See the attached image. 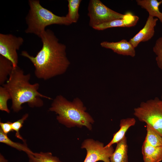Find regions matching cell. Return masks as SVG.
I'll list each match as a JSON object with an SVG mask.
<instances>
[{
  "label": "cell",
  "instance_id": "7402d4cb",
  "mask_svg": "<svg viewBox=\"0 0 162 162\" xmlns=\"http://www.w3.org/2000/svg\"><path fill=\"white\" fill-rule=\"evenodd\" d=\"M153 50L156 55L155 60L157 65L162 70V36L156 40Z\"/></svg>",
  "mask_w": 162,
  "mask_h": 162
},
{
  "label": "cell",
  "instance_id": "8992f818",
  "mask_svg": "<svg viewBox=\"0 0 162 162\" xmlns=\"http://www.w3.org/2000/svg\"><path fill=\"white\" fill-rule=\"evenodd\" d=\"M89 25L92 28L114 20L123 18L127 16L110 8L99 0H91L88 7Z\"/></svg>",
  "mask_w": 162,
  "mask_h": 162
},
{
  "label": "cell",
  "instance_id": "3957f363",
  "mask_svg": "<svg viewBox=\"0 0 162 162\" xmlns=\"http://www.w3.org/2000/svg\"><path fill=\"white\" fill-rule=\"evenodd\" d=\"M49 110L55 112L58 122L67 127L85 126L89 130L92 129L94 120L86 111V107L78 98L70 101L62 95H58L53 100Z\"/></svg>",
  "mask_w": 162,
  "mask_h": 162
},
{
  "label": "cell",
  "instance_id": "6da1fadb",
  "mask_svg": "<svg viewBox=\"0 0 162 162\" xmlns=\"http://www.w3.org/2000/svg\"><path fill=\"white\" fill-rule=\"evenodd\" d=\"M40 38L42 46L35 56L26 51L21 54L34 65L36 77L46 80L64 73L70 64L67 56L65 45L60 43L54 33L49 29L46 30Z\"/></svg>",
  "mask_w": 162,
  "mask_h": 162
},
{
  "label": "cell",
  "instance_id": "52a82bcc",
  "mask_svg": "<svg viewBox=\"0 0 162 162\" xmlns=\"http://www.w3.org/2000/svg\"><path fill=\"white\" fill-rule=\"evenodd\" d=\"M81 148L87 151L83 162H110V158L114 151L112 146L106 147L103 143L91 139L84 140Z\"/></svg>",
  "mask_w": 162,
  "mask_h": 162
},
{
  "label": "cell",
  "instance_id": "5bb4252c",
  "mask_svg": "<svg viewBox=\"0 0 162 162\" xmlns=\"http://www.w3.org/2000/svg\"><path fill=\"white\" fill-rule=\"evenodd\" d=\"M136 122L135 118H133L121 119L120 121L119 130L114 134L111 140L105 147H110L113 144H117L122 140L125 136V133L128 129L130 127L134 125Z\"/></svg>",
  "mask_w": 162,
  "mask_h": 162
},
{
  "label": "cell",
  "instance_id": "cb8c5ba5",
  "mask_svg": "<svg viewBox=\"0 0 162 162\" xmlns=\"http://www.w3.org/2000/svg\"><path fill=\"white\" fill-rule=\"evenodd\" d=\"M12 123L9 121L4 123L0 122V129L3 133L7 134L9 132L13 131L12 127Z\"/></svg>",
  "mask_w": 162,
  "mask_h": 162
},
{
  "label": "cell",
  "instance_id": "44dd1931",
  "mask_svg": "<svg viewBox=\"0 0 162 162\" xmlns=\"http://www.w3.org/2000/svg\"><path fill=\"white\" fill-rule=\"evenodd\" d=\"M11 99L10 95L7 90L3 86H0V110L9 113L10 111L7 106V101Z\"/></svg>",
  "mask_w": 162,
  "mask_h": 162
},
{
  "label": "cell",
  "instance_id": "9a60e30c",
  "mask_svg": "<svg viewBox=\"0 0 162 162\" xmlns=\"http://www.w3.org/2000/svg\"><path fill=\"white\" fill-rule=\"evenodd\" d=\"M128 146L125 136L117 143L115 150L110 158V162H128Z\"/></svg>",
  "mask_w": 162,
  "mask_h": 162
},
{
  "label": "cell",
  "instance_id": "ba28073f",
  "mask_svg": "<svg viewBox=\"0 0 162 162\" xmlns=\"http://www.w3.org/2000/svg\"><path fill=\"white\" fill-rule=\"evenodd\" d=\"M23 42L24 40L21 37L11 34H0V55L10 61L14 68L18 66L17 51Z\"/></svg>",
  "mask_w": 162,
  "mask_h": 162
},
{
  "label": "cell",
  "instance_id": "9c48e42d",
  "mask_svg": "<svg viewBox=\"0 0 162 162\" xmlns=\"http://www.w3.org/2000/svg\"><path fill=\"white\" fill-rule=\"evenodd\" d=\"M158 20L157 18L148 16L143 27L129 41L135 48L140 42L148 41L153 37Z\"/></svg>",
  "mask_w": 162,
  "mask_h": 162
},
{
  "label": "cell",
  "instance_id": "4fadbf2b",
  "mask_svg": "<svg viewBox=\"0 0 162 162\" xmlns=\"http://www.w3.org/2000/svg\"><path fill=\"white\" fill-rule=\"evenodd\" d=\"M136 2L138 5L146 10L149 16L156 17L162 23V12L159 8L162 4V0H136Z\"/></svg>",
  "mask_w": 162,
  "mask_h": 162
},
{
  "label": "cell",
  "instance_id": "603a6c76",
  "mask_svg": "<svg viewBox=\"0 0 162 162\" xmlns=\"http://www.w3.org/2000/svg\"><path fill=\"white\" fill-rule=\"evenodd\" d=\"M28 116V114L26 113L21 118L12 123L13 130L16 132V137L22 140L24 142H26V141L20 135V130L22 127L24 121L27 119Z\"/></svg>",
  "mask_w": 162,
  "mask_h": 162
},
{
  "label": "cell",
  "instance_id": "8fae6325",
  "mask_svg": "<svg viewBox=\"0 0 162 162\" xmlns=\"http://www.w3.org/2000/svg\"><path fill=\"white\" fill-rule=\"evenodd\" d=\"M123 18L118 19L104 23L94 27L92 28L98 30H103L107 28L116 27H130L136 25L139 17L130 12Z\"/></svg>",
  "mask_w": 162,
  "mask_h": 162
},
{
  "label": "cell",
  "instance_id": "484cf974",
  "mask_svg": "<svg viewBox=\"0 0 162 162\" xmlns=\"http://www.w3.org/2000/svg\"><path fill=\"white\" fill-rule=\"evenodd\" d=\"M161 100L162 101V94L161 95Z\"/></svg>",
  "mask_w": 162,
  "mask_h": 162
},
{
  "label": "cell",
  "instance_id": "d4e9b609",
  "mask_svg": "<svg viewBox=\"0 0 162 162\" xmlns=\"http://www.w3.org/2000/svg\"><path fill=\"white\" fill-rule=\"evenodd\" d=\"M8 160L1 154H0V162H8Z\"/></svg>",
  "mask_w": 162,
  "mask_h": 162
},
{
  "label": "cell",
  "instance_id": "ac0fdd59",
  "mask_svg": "<svg viewBox=\"0 0 162 162\" xmlns=\"http://www.w3.org/2000/svg\"><path fill=\"white\" fill-rule=\"evenodd\" d=\"M0 142L14 148L19 151H23L27 154H32L33 153L28 148L26 142L24 144H21L12 141L8 136L7 134L3 133L1 129H0Z\"/></svg>",
  "mask_w": 162,
  "mask_h": 162
},
{
  "label": "cell",
  "instance_id": "e0dca14e",
  "mask_svg": "<svg viewBox=\"0 0 162 162\" xmlns=\"http://www.w3.org/2000/svg\"><path fill=\"white\" fill-rule=\"evenodd\" d=\"M29 162H62L50 152H33L27 154Z\"/></svg>",
  "mask_w": 162,
  "mask_h": 162
},
{
  "label": "cell",
  "instance_id": "ffe728a7",
  "mask_svg": "<svg viewBox=\"0 0 162 162\" xmlns=\"http://www.w3.org/2000/svg\"><path fill=\"white\" fill-rule=\"evenodd\" d=\"M147 133L145 140L152 145L162 146V137L157 132L146 125Z\"/></svg>",
  "mask_w": 162,
  "mask_h": 162
},
{
  "label": "cell",
  "instance_id": "277c9868",
  "mask_svg": "<svg viewBox=\"0 0 162 162\" xmlns=\"http://www.w3.org/2000/svg\"><path fill=\"white\" fill-rule=\"evenodd\" d=\"M28 4L29 9L26 18V33L33 34L40 38L48 26L52 24L69 26L72 24L66 16H57L43 7L39 0H29Z\"/></svg>",
  "mask_w": 162,
  "mask_h": 162
},
{
  "label": "cell",
  "instance_id": "7a4b0ae2",
  "mask_svg": "<svg viewBox=\"0 0 162 162\" xmlns=\"http://www.w3.org/2000/svg\"><path fill=\"white\" fill-rule=\"evenodd\" d=\"M31 74H25L18 66L14 68L5 83L3 86L8 92L12 101L11 108L16 112L21 110L22 105L27 103L31 108L40 107L44 105L42 98H52L38 91L40 85L38 83L31 84Z\"/></svg>",
  "mask_w": 162,
  "mask_h": 162
},
{
  "label": "cell",
  "instance_id": "30bf717a",
  "mask_svg": "<svg viewBox=\"0 0 162 162\" xmlns=\"http://www.w3.org/2000/svg\"><path fill=\"white\" fill-rule=\"evenodd\" d=\"M100 45L102 47L110 49L118 54L132 57L136 55L135 48L129 41L125 39L116 42L103 41Z\"/></svg>",
  "mask_w": 162,
  "mask_h": 162
},
{
  "label": "cell",
  "instance_id": "d6986e66",
  "mask_svg": "<svg viewBox=\"0 0 162 162\" xmlns=\"http://www.w3.org/2000/svg\"><path fill=\"white\" fill-rule=\"evenodd\" d=\"M81 0H68V12L66 16L72 23H76L79 17V9Z\"/></svg>",
  "mask_w": 162,
  "mask_h": 162
},
{
  "label": "cell",
  "instance_id": "7c38bea8",
  "mask_svg": "<svg viewBox=\"0 0 162 162\" xmlns=\"http://www.w3.org/2000/svg\"><path fill=\"white\" fill-rule=\"evenodd\" d=\"M144 162H160L162 160V146H156L145 140L142 147Z\"/></svg>",
  "mask_w": 162,
  "mask_h": 162
},
{
  "label": "cell",
  "instance_id": "5b68a950",
  "mask_svg": "<svg viewBox=\"0 0 162 162\" xmlns=\"http://www.w3.org/2000/svg\"><path fill=\"white\" fill-rule=\"evenodd\" d=\"M134 114L162 137V101L159 98L141 102L134 109Z\"/></svg>",
  "mask_w": 162,
  "mask_h": 162
},
{
  "label": "cell",
  "instance_id": "2e32d148",
  "mask_svg": "<svg viewBox=\"0 0 162 162\" xmlns=\"http://www.w3.org/2000/svg\"><path fill=\"white\" fill-rule=\"evenodd\" d=\"M12 63L9 60L0 55V85L4 84L13 70Z\"/></svg>",
  "mask_w": 162,
  "mask_h": 162
}]
</instances>
